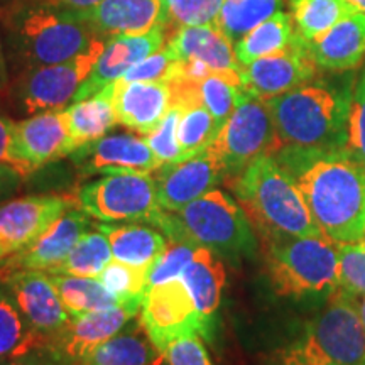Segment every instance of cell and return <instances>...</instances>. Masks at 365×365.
Segmentation results:
<instances>
[{
	"mask_svg": "<svg viewBox=\"0 0 365 365\" xmlns=\"http://www.w3.org/2000/svg\"><path fill=\"white\" fill-rule=\"evenodd\" d=\"M22 180H24V178H22L16 170L6 166V164H0V200L7 198V196L19 186V182Z\"/></svg>",
	"mask_w": 365,
	"mask_h": 365,
	"instance_id": "7dc6e473",
	"label": "cell"
},
{
	"mask_svg": "<svg viewBox=\"0 0 365 365\" xmlns=\"http://www.w3.org/2000/svg\"><path fill=\"white\" fill-rule=\"evenodd\" d=\"M38 2L48 4V6L58 9H65V11H85V9L97 6L103 0H38Z\"/></svg>",
	"mask_w": 365,
	"mask_h": 365,
	"instance_id": "c3c4849f",
	"label": "cell"
},
{
	"mask_svg": "<svg viewBox=\"0 0 365 365\" xmlns=\"http://www.w3.org/2000/svg\"><path fill=\"white\" fill-rule=\"evenodd\" d=\"M91 228L90 217L80 207L68 210L33 245L0 261V276L16 271L49 272L71 252L76 242Z\"/></svg>",
	"mask_w": 365,
	"mask_h": 365,
	"instance_id": "ac0fdd59",
	"label": "cell"
},
{
	"mask_svg": "<svg viewBox=\"0 0 365 365\" xmlns=\"http://www.w3.org/2000/svg\"><path fill=\"white\" fill-rule=\"evenodd\" d=\"M359 303V314H360V322H362V327L365 330V294L360 296V298L357 299Z\"/></svg>",
	"mask_w": 365,
	"mask_h": 365,
	"instance_id": "816d5d0a",
	"label": "cell"
},
{
	"mask_svg": "<svg viewBox=\"0 0 365 365\" xmlns=\"http://www.w3.org/2000/svg\"><path fill=\"white\" fill-rule=\"evenodd\" d=\"M76 207L78 196L70 195L21 196L0 203V261L33 245Z\"/></svg>",
	"mask_w": 365,
	"mask_h": 365,
	"instance_id": "4fadbf2b",
	"label": "cell"
},
{
	"mask_svg": "<svg viewBox=\"0 0 365 365\" xmlns=\"http://www.w3.org/2000/svg\"><path fill=\"white\" fill-rule=\"evenodd\" d=\"M259 245L279 296H330L339 286V247L327 237H277Z\"/></svg>",
	"mask_w": 365,
	"mask_h": 365,
	"instance_id": "52a82bcc",
	"label": "cell"
},
{
	"mask_svg": "<svg viewBox=\"0 0 365 365\" xmlns=\"http://www.w3.org/2000/svg\"><path fill=\"white\" fill-rule=\"evenodd\" d=\"M166 359L150 340L139 314L117 335L103 341L81 365H164Z\"/></svg>",
	"mask_w": 365,
	"mask_h": 365,
	"instance_id": "4316f807",
	"label": "cell"
},
{
	"mask_svg": "<svg viewBox=\"0 0 365 365\" xmlns=\"http://www.w3.org/2000/svg\"><path fill=\"white\" fill-rule=\"evenodd\" d=\"M252 225L259 244L277 237H325L313 220L294 178L272 156H262L240 175L225 178Z\"/></svg>",
	"mask_w": 365,
	"mask_h": 365,
	"instance_id": "7a4b0ae2",
	"label": "cell"
},
{
	"mask_svg": "<svg viewBox=\"0 0 365 365\" xmlns=\"http://www.w3.org/2000/svg\"><path fill=\"white\" fill-rule=\"evenodd\" d=\"M73 164L83 176L143 173L150 175L161 161L145 143L144 137L132 134H112L81 145L70 154Z\"/></svg>",
	"mask_w": 365,
	"mask_h": 365,
	"instance_id": "9a60e30c",
	"label": "cell"
},
{
	"mask_svg": "<svg viewBox=\"0 0 365 365\" xmlns=\"http://www.w3.org/2000/svg\"><path fill=\"white\" fill-rule=\"evenodd\" d=\"M289 6L296 31L309 43L345 17L359 12L346 0H291Z\"/></svg>",
	"mask_w": 365,
	"mask_h": 365,
	"instance_id": "1f68e13d",
	"label": "cell"
},
{
	"mask_svg": "<svg viewBox=\"0 0 365 365\" xmlns=\"http://www.w3.org/2000/svg\"><path fill=\"white\" fill-rule=\"evenodd\" d=\"M21 2H26V0H0V16H2L4 12L9 11V9L17 6V4Z\"/></svg>",
	"mask_w": 365,
	"mask_h": 365,
	"instance_id": "f907efd6",
	"label": "cell"
},
{
	"mask_svg": "<svg viewBox=\"0 0 365 365\" xmlns=\"http://www.w3.org/2000/svg\"><path fill=\"white\" fill-rule=\"evenodd\" d=\"M0 164L16 170L22 178L33 175L36 171L27 161L17 143L16 120L0 115Z\"/></svg>",
	"mask_w": 365,
	"mask_h": 365,
	"instance_id": "f6af8a7d",
	"label": "cell"
},
{
	"mask_svg": "<svg viewBox=\"0 0 365 365\" xmlns=\"http://www.w3.org/2000/svg\"><path fill=\"white\" fill-rule=\"evenodd\" d=\"M137 314L125 307H115L71 317L48 341L46 352L65 365H81L98 345L117 335Z\"/></svg>",
	"mask_w": 365,
	"mask_h": 365,
	"instance_id": "2e32d148",
	"label": "cell"
},
{
	"mask_svg": "<svg viewBox=\"0 0 365 365\" xmlns=\"http://www.w3.org/2000/svg\"><path fill=\"white\" fill-rule=\"evenodd\" d=\"M65 113L73 150L107 135L118 124L113 108V83L88 98L68 105Z\"/></svg>",
	"mask_w": 365,
	"mask_h": 365,
	"instance_id": "83f0119b",
	"label": "cell"
},
{
	"mask_svg": "<svg viewBox=\"0 0 365 365\" xmlns=\"http://www.w3.org/2000/svg\"><path fill=\"white\" fill-rule=\"evenodd\" d=\"M80 208L103 223H148L156 227L163 208L150 175L120 173L90 181L78 193Z\"/></svg>",
	"mask_w": 365,
	"mask_h": 365,
	"instance_id": "30bf717a",
	"label": "cell"
},
{
	"mask_svg": "<svg viewBox=\"0 0 365 365\" xmlns=\"http://www.w3.org/2000/svg\"><path fill=\"white\" fill-rule=\"evenodd\" d=\"M166 38L168 27H156V29L139 36L118 34L107 38L105 49L100 54L97 65L88 78L85 80V83L80 86V90L76 91L73 102L88 98L97 91L103 90L105 86L115 83L132 66L161 49L166 44Z\"/></svg>",
	"mask_w": 365,
	"mask_h": 365,
	"instance_id": "d6986e66",
	"label": "cell"
},
{
	"mask_svg": "<svg viewBox=\"0 0 365 365\" xmlns=\"http://www.w3.org/2000/svg\"><path fill=\"white\" fill-rule=\"evenodd\" d=\"M344 150L365 166V71L354 88L349 118H346Z\"/></svg>",
	"mask_w": 365,
	"mask_h": 365,
	"instance_id": "60d3db41",
	"label": "cell"
},
{
	"mask_svg": "<svg viewBox=\"0 0 365 365\" xmlns=\"http://www.w3.org/2000/svg\"><path fill=\"white\" fill-rule=\"evenodd\" d=\"M170 27L215 24L223 0H163Z\"/></svg>",
	"mask_w": 365,
	"mask_h": 365,
	"instance_id": "ab89813d",
	"label": "cell"
},
{
	"mask_svg": "<svg viewBox=\"0 0 365 365\" xmlns=\"http://www.w3.org/2000/svg\"><path fill=\"white\" fill-rule=\"evenodd\" d=\"M150 176L156 186L159 207L164 212H180L215 190L225 178V170L215 153L207 148L191 158L161 164Z\"/></svg>",
	"mask_w": 365,
	"mask_h": 365,
	"instance_id": "5bb4252c",
	"label": "cell"
},
{
	"mask_svg": "<svg viewBox=\"0 0 365 365\" xmlns=\"http://www.w3.org/2000/svg\"><path fill=\"white\" fill-rule=\"evenodd\" d=\"M70 12L102 38L139 36L156 27L170 29L163 0H103L85 11Z\"/></svg>",
	"mask_w": 365,
	"mask_h": 365,
	"instance_id": "ffe728a7",
	"label": "cell"
},
{
	"mask_svg": "<svg viewBox=\"0 0 365 365\" xmlns=\"http://www.w3.org/2000/svg\"><path fill=\"white\" fill-rule=\"evenodd\" d=\"M117 122L140 135H148L173 108L168 81H122L113 83Z\"/></svg>",
	"mask_w": 365,
	"mask_h": 365,
	"instance_id": "44dd1931",
	"label": "cell"
},
{
	"mask_svg": "<svg viewBox=\"0 0 365 365\" xmlns=\"http://www.w3.org/2000/svg\"><path fill=\"white\" fill-rule=\"evenodd\" d=\"M180 117L181 107H173L166 113V117L163 118L161 124L153 132H149L148 135H144L145 143L149 144V148L153 149V153L156 154V158L161 161V164L180 161L181 159V148L180 143H178V124H180Z\"/></svg>",
	"mask_w": 365,
	"mask_h": 365,
	"instance_id": "7bdbcfd3",
	"label": "cell"
},
{
	"mask_svg": "<svg viewBox=\"0 0 365 365\" xmlns=\"http://www.w3.org/2000/svg\"><path fill=\"white\" fill-rule=\"evenodd\" d=\"M176 59H198L213 71H242L234 43L213 24L181 26L166 38Z\"/></svg>",
	"mask_w": 365,
	"mask_h": 365,
	"instance_id": "d4e9b609",
	"label": "cell"
},
{
	"mask_svg": "<svg viewBox=\"0 0 365 365\" xmlns=\"http://www.w3.org/2000/svg\"><path fill=\"white\" fill-rule=\"evenodd\" d=\"M43 350L44 336L27 322L9 287L0 281V362Z\"/></svg>",
	"mask_w": 365,
	"mask_h": 365,
	"instance_id": "f1b7e54d",
	"label": "cell"
},
{
	"mask_svg": "<svg viewBox=\"0 0 365 365\" xmlns=\"http://www.w3.org/2000/svg\"><path fill=\"white\" fill-rule=\"evenodd\" d=\"M346 2L352 4V6H354V7H357L359 11L365 12V0H346Z\"/></svg>",
	"mask_w": 365,
	"mask_h": 365,
	"instance_id": "f5cc1de1",
	"label": "cell"
},
{
	"mask_svg": "<svg viewBox=\"0 0 365 365\" xmlns=\"http://www.w3.org/2000/svg\"><path fill=\"white\" fill-rule=\"evenodd\" d=\"M113 261L110 242L102 232L90 230L76 242L71 252L59 266L48 274H68V276L98 277L103 269Z\"/></svg>",
	"mask_w": 365,
	"mask_h": 365,
	"instance_id": "836d02e7",
	"label": "cell"
},
{
	"mask_svg": "<svg viewBox=\"0 0 365 365\" xmlns=\"http://www.w3.org/2000/svg\"><path fill=\"white\" fill-rule=\"evenodd\" d=\"M17 143L36 171L73 153L65 110H46L16 120Z\"/></svg>",
	"mask_w": 365,
	"mask_h": 365,
	"instance_id": "7402d4cb",
	"label": "cell"
},
{
	"mask_svg": "<svg viewBox=\"0 0 365 365\" xmlns=\"http://www.w3.org/2000/svg\"><path fill=\"white\" fill-rule=\"evenodd\" d=\"M164 365H168V364H164Z\"/></svg>",
	"mask_w": 365,
	"mask_h": 365,
	"instance_id": "11a10c76",
	"label": "cell"
},
{
	"mask_svg": "<svg viewBox=\"0 0 365 365\" xmlns=\"http://www.w3.org/2000/svg\"><path fill=\"white\" fill-rule=\"evenodd\" d=\"M354 76L336 73L269 100L281 150L272 156L294 178L313 159L345 148Z\"/></svg>",
	"mask_w": 365,
	"mask_h": 365,
	"instance_id": "6da1fadb",
	"label": "cell"
},
{
	"mask_svg": "<svg viewBox=\"0 0 365 365\" xmlns=\"http://www.w3.org/2000/svg\"><path fill=\"white\" fill-rule=\"evenodd\" d=\"M313 220L335 244L362 240L365 232V166L345 150L325 154L294 175Z\"/></svg>",
	"mask_w": 365,
	"mask_h": 365,
	"instance_id": "3957f363",
	"label": "cell"
},
{
	"mask_svg": "<svg viewBox=\"0 0 365 365\" xmlns=\"http://www.w3.org/2000/svg\"><path fill=\"white\" fill-rule=\"evenodd\" d=\"M309 41L296 31L286 48L242 66V86L247 93L269 102L287 91L307 85L318 76Z\"/></svg>",
	"mask_w": 365,
	"mask_h": 365,
	"instance_id": "8fae6325",
	"label": "cell"
},
{
	"mask_svg": "<svg viewBox=\"0 0 365 365\" xmlns=\"http://www.w3.org/2000/svg\"><path fill=\"white\" fill-rule=\"evenodd\" d=\"M110 242L113 261L149 269L168 249V237L148 223H97Z\"/></svg>",
	"mask_w": 365,
	"mask_h": 365,
	"instance_id": "484cf974",
	"label": "cell"
},
{
	"mask_svg": "<svg viewBox=\"0 0 365 365\" xmlns=\"http://www.w3.org/2000/svg\"><path fill=\"white\" fill-rule=\"evenodd\" d=\"M105 43L107 38L98 36L85 51L68 61L19 70L16 78L7 80L0 95L7 93L14 110L27 117L46 110H65L93 71Z\"/></svg>",
	"mask_w": 365,
	"mask_h": 365,
	"instance_id": "ba28073f",
	"label": "cell"
},
{
	"mask_svg": "<svg viewBox=\"0 0 365 365\" xmlns=\"http://www.w3.org/2000/svg\"><path fill=\"white\" fill-rule=\"evenodd\" d=\"M7 83V61H6V49H4V39L0 33V93Z\"/></svg>",
	"mask_w": 365,
	"mask_h": 365,
	"instance_id": "681fc988",
	"label": "cell"
},
{
	"mask_svg": "<svg viewBox=\"0 0 365 365\" xmlns=\"http://www.w3.org/2000/svg\"><path fill=\"white\" fill-rule=\"evenodd\" d=\"M181 279L188 287L195 307L203 319L208 340H212L223 287L227 282L223 259L207 247H198L191 262L182 271Z\"/></svg>",
	"mask_w": 365,
	"mask_h": 365,
	"instance_id": "cb8c5ba5",
	"label": "cell"
},
{
	"mask_svg": "<svg viewBox=\"0 0 365 365\" xmlns=\"http://www.w3.org/2000/svg\"><path fill=\"white\" fill-rule=\"evenodd\" d=\"M21 70L58 65L78 56L98 38L70 11L38 0H26L0 16Z\"/></svg>",
	"mask_w": 365,
	"mask_h": 365,
	"instance_id": "277c9868",
	"label": "cell"
},
{
	"mask_svg": "<svg viewBox=\"0 0 365 365\" xmlns=\"http://www.w3.org/2000/svg\"><path fill=\"white\" fill-rule=\"evenodd\" d=\"M339 247V286L341 293L359 299L365 294V247L362 240L336 244Z\"/></svg>",
	"mask_w": 365,
	"mask_h": 365,
	"instance_id": "74e56055",
	"label": "cell"
},
{
	"mask_svg": "<svg viewBox=\"0 0 365 365\" xmlns=\"http://www.w3.org/2000/svg\"><path fill=\"white\" fill-rule=\"evenodd\" d=\"M49 277L70 317L122 307L117 296H113L98 277L68 276V274H49Z\"/></svg>",
	"mask_w": 365,
	"mask_h": 365,
	"instance_id": "f546056e",
	"label": "cell"
},
{
	"mask_svg": "<svg viewBox=\"0 0 365 365\" xmlns=\"http://www.w3.org/2000/svg\"><path fill=\"white\" fill-rule=\"evenodd\" d=\"M208 148L220 159L225 178L240 175L255 159L276 156L281 143L267 102L242 91L234 113Z\"/></svg>",
	"mask_w": 365,
	"mask_h": 365,
	"instance_id": "9c48e42d",
	"label": "cell"
},
{
	"mask_svg": "<svg viewBox=\"0 0 365 365\" xmlns=\"http://www.w3.org/2000/svg\"><path fill=\"white\" fill-rule=\"evenodd\" d=\"M148 272L149 269L145 267H134L112 261L103 269L98 279L113 296H117L122 307L139 313L144 296L149 289Z\"/></svg>",
	"mask_w": 365,
	"mask_h": 365,
	"instance_id": "d590c367",
	"label": "cell"
},
{
	"mask_svg": "<svg viewBox=\"0 0 365 365\" xmlns=\"http://www.w3.org/2000/svg\"><path fill=\"white\" fill-rule=\"evenodd\" d=\"M198 247L200 245H196L193 240L188 239L168 242V249L164 250V254L149 267V287L173 279H180L182 271L191 262Z\"/></svg>",
	"mask_w": 365,
	"mask_h": 365,
	"instance_id": "f35d334b",
	"label": "cell"
},
{
	"mask_svg": "<svg viewBox=\"0 0 365 365\" xmlns=\"http://www.w3.org/2000/svg\"><path fill=\"white\" fill-rule=\"evenodd\" d=\"M0 365H65V364L59 362V360L54 359L51 354H48L46 350H43V352H34V354L22 355V357L4 360V362H0Z\"/></svg>",
	"mask_w": 365,
	"mask_h": 365,
	"instance_id": "bcb514c9",
	"label": "cell"
},
{
	"mask_svg": "<svg viewBox=\"0 0 365 365\" xmlns=\"http://www.w3.org/2000/svg\"><path fill=\"white\" fill-rule=\"evenodd\" d=\"M218 127L215 118L202 102H195L181 108L178 124V143L181 148V159L202 153L215 140Z\"/></svg>",
	"mask_w": 365,
	"mask_h": 365,
	"instance_id": "8d00e7d4",
	"label": "cell"
},
{
	"mask_svg": "<svg viewBox=\"0 0 365 365\" xmlns=\"http://www.w3.org/2000/svg\"><path fill=\"white\" fill-rule=\"evenodd\" d=\"M156 228L168 240H193L232 262L254 255L259 245L244 210L220 190H212L180 212H163Z\"/></svg>",
	"mask_w": 365,
	"mask_h": 365,
	"instance_id": "5b68a950",
	"label": "cell"
},
{
	"mask_svg": "<svg viewBox=\"0 0 365 365\" xmlns=\"http://www.w3.org/2000/svg\"><path fill=\"white\" fill-rule=\"evenodd\" d=\"M294 33L296 29L291 14L279 11L237 41L234 44L235 56L242 66H247L255 59L269 56L286 48Z\"/></svg>",
	"mask_w": 365,
	"mask_h": 365,
	"instance_id": "4dcf8cb0",
	"label": "cell"
},
{
	"mask_svg": "<svg viewBox=\"0 0 365 365\" xmlns=\"http://www.w3.org/2000/svg\"><path fill=\"white\" fill-rule=\"evenodd\" d=\"M284 0H223L215 26L232 43L281 11Z\"/></svg>",
	"mask_w": 365,
	"mask_h": 365,
	"instance_id": "d6a6232c",
	"label": "cell"
},
{
	"mask_svg": "<svg viewBox=\"0 0 365 365\" xmlns=\"http://www.w3.org/2000/svg\"><path fill=\"white\" fill-rule=\"evenodd\" d=\"M325 308L281 352L279 365H365L357 299L335 289Z\"/></svg>",
	"mask_w": 365,
	"mask_h": 365,
	"instance_id": "8992f818",
	"label": "cell"
},
{
	"mask_svg": "<svg viewBox=\"0 0 365 365\" xmlns=\"http://www.w3.org/2000/svg\"><path fill=\"white\" fill-rule=\"evenodd\" d=\"M168 365H213L203 336L186 335L176 339L164 349Z\"/></svg>",
	"mask_w": 365,
	"mask_h": 365,
	"instance_id": "ee69618b",
	"label": "cell"
},
{
	"mask_svg": "<svg viewBox=\"0 0 365 365\" xmlns=\"http://www.w3.org/2000/svg\"><path fill=\"white\" fill-rule=\"evenodd\" d=\"M180 75V59L166 44L130 68L122 81H173Z\"/></svg>",
	"mask_w": 365,
	"mask_h": 365,
	"instance_id": "b9f144b4",
	"label": "cell"
},
{
	"mask_svg": "<svg viewBox=\"0 0 365 365\" xmlns=\"http://www.w3.org/2000/svg\"><path fill=\"white\" fill-rule=\"evenodd\" d=\"M202 103L215 118L218 132L234 113L244 91L242 76L237 71H212L198 81Z\"/></svg>",
	"mask_w": 365,
	"mask_h": 365,
	"instance_id": "e575fe53",
	"label": "cell"
},
{
	"mask_svg": "<svg viewBox=\"0 0 365 365\" xmlns=\"http://www.w3.org/2000/svg\"><path fill=\"white\" fill-rule=\"evenodd\" d=\"M139 319L161 352L171 341L186 335H200L208 340L203 319L181 277L149 287Z\"/></svg>",
	"mask_w": 365,
	"mask_h": 365,
	"instance_id": "7c38bea8",
	"label": "cell"
},
{
	"mask_svg": "<svg viewBox=\"0 0 365 365\" xmlns=\"http://www.w3.org/2000/svg\"><path fill=\"white\" fill-rule=\"evenodd\" d=\"M362 244H364V247H365V232H364V237H362Z\"/></svg>",
	"mask_w": 365,
	"mask_h": 365,
	"instance_id": "db71d44e",
	"label": "cell"
},
{
	"mask_svg": "<svg viewBox=\"0 0 365 365\" xmlns=\"http://www.w3.org/2000/svg\"><path fill=\"white\" fill-rule=\"evenodd\" d=\"M309 48L319 70L330 73L355 70L365 53V12L359 11L345 17L312 41Z\"/></svg>",
	"mask_w": 365,
	"mask_h": 365,
	"instance_id": "603a6c76",
	"label": "cell"
},
{
	"mask_svg": "<svg viewBox=\"0 0 365 365\" xmlns=\"http://www.w3.org/2000/svg\"><path fill=\"white\" fill-rule=\"evenodd\" d=\"M0 281L9 287L17 307L34 330L44 336L48 346V341L71 318L49 274L43 271H16L0 276Z\"/></svg>",
	"mask_w": 365,
	"mask_h": 365,
	"instance_id": "e0dca14e",
	"label": "cell"
}]
</instances>
